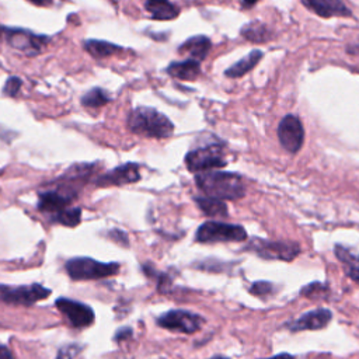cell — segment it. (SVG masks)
<instances>
[{"mask_svg":"<svg viewBox=\"0 0 359 359\" xmlns=\"http://www.w3.org/2000/svg\"><path fill=\"white\" fill-rule=\"evenodd\" d=\"M0 359H13V355L8 351V348L1 344H0Z\"/></svg>","mask_w":359,"mask_h":359,"instance_id":"33","label":"cell"},{"mask_svg":"<svg viewBox=\"0 0 359 359\" xmlns=\"http://www.w3.org/2000/svg\"><path fill=\"white\" fill-rule=\"evenodd\" d=\"M303 4L320 17L351 15V10L341 0H302Z\"/></svg>","mask_w":359,"mask_h":359,"instance_id":"15","label":"cell"},{"mask_svg":"<svg viewBox=\"0 0 359 359\" xmlns=\"http://www.w3.org/2000/svg\"><path fill=\"white\" fill-rule=\"evenodd\" d=\"M21 84L22 81L18 79V77H10L7 79L4 87H3V94L8 95V97H15L21 88Z\"/></svg>","mask_w":359,"mask_h":359,"instance_id":"29","label":"cell"},{"mask_svg":"<svg viewBox=\"0 0 359 359\" xmlns=\"http://www.w3.org/2000/svg\"><path fill=\"white\" fill-rule=\"evenodd\" d=\"M226 157L224 151L219 144H209L191 150L185 156V165L192 172H205L212 171L213 168L224 167Z\"/></svg>","mask_w":359,"mask_h":359,"instance_id":"7","label":"cell"},{"mask_svg":"<svg viewBox=\"0 0 359 359\" xmlns=\"http://www.w3.org/2000/svg\"><path fill=\"white\" fill-rule=\"evenodd\" d=\"M31 1L32 4L35 6H42V7H46V6H50L53 3V0H28Z\"/></svg>","mask_w":359,"mask_h":359,"instance_id":"34","label":"cell"},{"mask_svg":"<svg viewBox=\"0 0 359 359\" xmlns=\"http://www.w3.org/2000/svg\"><path fill=\"white\" fill-rule=\"evenodd\" d=\"M65 268L73 280H95L116 275L119 272V264L100 262L88 257L70 258L66 261Z\"/></svg>","mask_w":359,"mask_h":359,"instance_id":"3","label":"cell"},{"mask_svg":"<svg viewBox=\"0 0 359 359\" xmlns=\"http://www.w3.org/2000/svg\"><path fill=\"white\" fill-rule=\"evenodd\" d=\"M84 49L94 57L101 59V57H107L111 56L114 53H118L119 50H122L121 46L112 43V42H107V41H100V39H87L84 42Z\"/></svg>","mask_w":359,"mask_h":359,"instance_id":"22","label":"cell"},{"mask_svg":"<svg viewBox=\"0 0 359 359\" xmlns=\"http://www.w3.org/2000/svg\"><path fill=\"white\" fill-rule=\"evenodd\" d=\"M328 293V286L324 283H318V282H313L307 286H304L300 292L302 296L310 297V299H318V297H325V294Z\"/></svg>","mask_w":359,"mask_h":359,"instance_id":"27","label":"cell"},{"mask_svg":"<svg viewBox=\"0 0 359 359\" xmlns=\"http://www.w3.org/2000/svg\"><path fill=\"white\" fill-rule=\"evenodd\" d=\"M1 31L4 34V38L7 43L18 49L21 52H25L28 55H36L42 50L45 43L48 42V36L45 35H36L29 29H22V28H3Z\"/></svg>","mask_w":359,"mask_h":359,"instance_id":"9","label":"cell"},{"mask_svg":"<svg viewBox=\"0 0 359 359\" xmlns=\"http://www.w3.org/2000/svg\"><path fill=\"white\" fill-rule=\"evenodd\" d=\"M109 237L114 238L116 243H121V244H123V245H128V237H126V234H125L123 231H121V230H112V231L109 233Z\"/></svg>","mask_w":359,"mask_h":359,"instance_id":"31","label":"cell"},{"mask_svg":"<svg viewBox=\"0 0 359 359\" xmlns=\"http://www.w3.org/2000/svg\"><path fill=\"white\" fill-rule=\"evenodd\" d=\"M73 199V194H66L63 191H46L39 194L38 196V209L43 213L55 215L66 208H69V203Z\"/></svg>","mask_w":359,"mask_h":359,"instance_id":"14","label":"cell"},{"mask_svg":"<svg viewBox=\"0 0 359 359\" xmlns=\"http://www.w3.org/2000/svg\"><path fill=\"white\" fill-rule=\"evenodd\" d=\"M167 73L178 80H195L201 73V65L198 60L194 59L171 62L167 67Z\"/></svg>","mask_w":359,"mask_h":359,"instance_id":"18","label":"cell"},{"mask_svg":"<svg viewBox=\"0 0 359 359\" xmlns=\"http://www.w3.org/2000/svg\"><path fill=\"white\" fill-rule=\"evenodd\" d=\"M272 290H273V285L269 283V282H264V280H258V282L252 283L251 287H250V292L255 296H259V297L268 296Z\"/></svg>","mask_w":359,"mask_h":359,"instance_id":"28","label":"cell"},{"mask_svg":"<svg viewBox=\"0 0 359 359\" xmlns=\"http://www.w3.org/2000/svg\"><path fill=\"white\" fill-rule=\"evenodd\" d=\"M139 180H140V167L136 163H126L98 177L95 180V184H98L100 187H111V185L132 184Z\"/></svg>","mask_w":359,"mask_h":359,"instance_id":"12","label":"cell"},{"mask_svg":"<svg viewBox=\"0 0 359 359\" xmlns=\"http://www.w3.org/2000/svg\"><path fill=\"white\" fill-rule=\"evenodd\" d=\"M278 137L285 150L289 153H297L303 146L304 130L300 119L294 115H286L282 118L278 126Z\"/></svg>","mask_w":359,"mask_h":359,"instance_id":"11","label":"cell"},{"mask_svg":"<svg viewBox=\"0 0 359 359\" xmlns=\"http://www.w3.org/2000/svg\"><path fill=\"white\" fill-rule=\"evenodd\" d=\"M198 188L215 199H240L245 195V185L240 175L224 171H205L195 175Z\"/></svg>","mask_w":359,"mask_h":359,"instance_id":"1","label":"cell"},{"mask_svg":"<svg viewBox=\"0 0 359 359\" xmlns=\"http://www.w3.org/2000/svg\"><path fill=\"white\" fill-rule=\"evenodd\" d=\"M257 1H258V0H243V4H244L245 7H251V6H254Z\"/></svg>","mask_w":359,"mask_h":359,"instance_id":"36","label":"cell"},{"mask_svg":"<svg viewBox=\"0 0 359 359\" xmlns=\"http://www.w3.org/2000/svg\"><path fill=\"white\" fill-rule=\"evenodd\" d=\"M265 359H294V356L290 355V353H278V355H275V356L265 358Z\"/></svg>","mask_w":359,"mask_h":359,"instance_id":"35","label":"cell"},{"mask_svg":"<svg viewBox=\"0 0 359 359\" xmlns=\"http://www.w3.org/2000/svg\"><path fill=\"white\" fill-rule=\"evenodd\" d=\"M195 202L199 209L209 217H226L227 206L223 201L210 196H195Z\"/></svg>","mask_w":359,"mask_h":359,"instance_id":"21","label":"cell"},{"mask_svg":"<svg viewBox=\"0 0 359 359\" xmlns=\"http://www.w3.org/2000/svg\"><path fill=\"white\" fill-rule=\"evenodd\" d=\"M212 48V42L208 36L205 35H196V36H191L188 38L181 46H180V53H184V55H188L191 59L194 60H203L209 50Z\"/></svg>","mask_w":359,"mask_h":359,"instance_id":"17","label":"cell"},{"mask_svg":"<svg viewBox=\"0 0 359 359\" xmlns=\"http://www.w3.org/2000/svg\"><path fill=\"white\" fill-rule=\"evenodd\" d=\"M144 8L156 20H174L180 14L178 6L172 4L170 0H146Z\"/></svg>","mask_w":359,"mask_h":359,"instance_id":"19","label":"cell"},{"mask_svg":"<svg viewBox=\"0 0 359 359\" xmlns=\"http://www.w3.org/2000/svg\"><path fill=\"white\" fill-rule=\"evenodd\" d=\"M81 348L79 345H66L59 349L56 359H77Z\"/></svg>","mask_w":359,"mask_h":359,"instance_id":"30","label":"cell"},{"mask_svg":"<svg viewBox=\"0 0 359 359\" xmlns=\"http://www.w3.org/2000/svg\"><path fill=\"white\" fill-rule=\"evenodd\" d=\"M157 324L174 332L194 334L201 330L203 318L188 310H170L157 318Z\"/></svg>","mask_w":359,"mask_h":359,"instance_id":"8","label":"cell"},{"mask_svg":"<svg viewBox=\"0 0 359 359\" xmlns=\"http://www.w3.org/2000/svg\"><path fill=\"white\" fill-rule=\"evenodd\" d=\"M209 359H227V358H224V356H212Z\"/></svg>","mask_w":359,"mask_h":359,"instance_id":"37","label":"cell"},{"mask_svg":"<svg viewBox=\"0 0 359 359\" xmlns=\"http://www.w3.org/2000/svg\"><path fill=\"white\" fill-rule=\"evenodd\" d=\"M109 101H111L109 94L100 87L91 88L81 97V104L83 107H87V108H98L105 105Z\"/></svg>","mask_w":359,"mask_h":359,"instance_id":"25","label":"cell"},{"mask_svg":"<svg viewBox=\"0 0 359 359\" xmlns=\"http://www.w3.org/2000/svg\"><path fill=\"white\" fill-rule=\"evenodd\" d=\"M245 250L264 259L279 261H292L300 254V245L294 241H271L264 238H252Z\"/></svg>","mask_w":359,"mask_h":359,"instance_id":"5","label":"cell"},{"mask_svg":"<svg viewBox=\"0 0 359 359\" xmlns=\"http://www.w3.org/2000/svg\"><path fill=\"white\" fill-rule=\"evenodd\" d=\"M81 220V209L80 208H66L50 216V222L60 223L67 227H74Z\"/></svg>","mask_w":359,"mask_h":359,"instance_id":"24","label":"cell"},{"mask_svg":"<svg viewBox=\"0 0 359 359\" xmlns=\"http://www.w3.org/2000/svg\"><path fill=\"white\" fill-rule=\"evenodd\" d=\"M55 306L67 318L70 325L74 328L88 327L94 321L93 309L81 302L72 300L67 297H59L56 299Z\"/></svg>","mask_w":359,"mask_h":359,"instance_id":"10","label":"cell"},{"mask_svg":"<svg viewBox=\"0 0 359 359\" xmlns=\"http://www.w3.org/2000/svg\"><path fill=\"white\" fill-rule=\"evenodd\" d=\"M262 57V52L258 50V49H254L251 50L247 56H244L243 59H240L238 62H236L234 65H231L229 69H226L224 74L227 77H231V79H236V77H241L244 76L245 73H248L250 70H252L258 62L261 60Z\"/></svg>","mask_w":359,"mask_h":359,"instance_id":"20","label":"cell"},{"mask_svg":"<svg viewBox=\"0 0 359 359\" xmlns=\"http://www.w3.org/2000/svg\"><path fill=\"white\" fill-rule=\"evenodd\" d=\"M334 252L339 262L342 264L344 272L349 279L359 283V252L351 248H346L341 244H337Z\"/></svg>","mask_w":359,"mask_h":359,"instance_id":"16","label":"cell"},{"mask_svg":"<svg viewBox=\"0 0 359 359\" xmlns=\"http://www.w3.org/2000/svg\"><path fill=\"white\" fill-rule=\"evenodd\" d=\"M52 293L50 289L39 283L10 286L0 285V303L14 306H32L34 303L46 299Z\"/></svg>","mask_w":359,"mask_h":359,"instance_id":"6","label":"cell"},{"mask_svg":"<svg viewBox=\"0 0 359 359\" xmlns=\"http://www.w3.org/2000/svg\"><path fill=\"white\" fill-rule=\"evenodd\" d=\"M130 132L154 139H164L172 135V122L161 112L150 107H137L128 116Z\"/></svg>","mask_w":359,"mask_h":359,"instance_id":"2","label":"cell"},{"mask_svg":"<svg viewBox=\"0 0 359 359\" xmlns=\"http://www.w3.org/2000/svg\"><path fill=\"white\" fill-rule=\"evenodd\" d=\"M143 272L149 278H151V279H154L157 282V287H158V290L161 293H167V290H168V287L171 285V278L168 275H165L163 272H157L156 268H153L150 265H143Z\"/></svg>","mask_w":359,"mask_h":359,"instance_id":"26","label":"cell"},{"mask_svg":"<svg viewBox=\"0 0 359 359\" xmlns=\"http://www.w3.org/2000/svg\"><path fill=\"white\" fill-rule=\"evenodd\" d=\"M331 318H332V313L328 309H314L302 314L299 318L287 323L286 327L293 332L307 331V330H321L328 325Z\"/></svg>","mask_w":359,"mask_h":359,"instance_id":"13","label":"cell"},{"mask_svg":"<svg viewBox=\"0 0 359 359\" xmlns=\"http://www.w3.org/2000/svg\"><path fill=\"white\" fill-rule=\"evenodd\" d=\"M198 243H230L247 240V231L240 224L223 222H205L199 226L195 234Z\"/></svg>","mask_w":359,"mask_h":359,"instance_id":"4","label":"cell"},{"mask_svg":"<svg viewBox=\"0 0 359 359\" xmlns=\"http://www.w3.org/2000/svg\"><path fill=\"white\" fill-rule=\"evenodd\" d=\"M132 335V330L130 328H122V330H119L116 334H115V341H123V339H128L129 337Z\"/></svg>","mask_w":359,"mask_h":359,"instance_id":"32","label":"cell"},{"mask_svg":"<svg viewBox=\"0 0 359 359\" xmlns=\"http://www.w3.org/2000/svg\"><path fill=\"white\" fill-rule=\"evenodd\" d=\"M241 35L251 42H265L269 39V29L261 22H250L243 27Z\"/></svg>","mask_w":359,"mask_h":359,"instance_id":"23","label":"cell"}]
</instances>
